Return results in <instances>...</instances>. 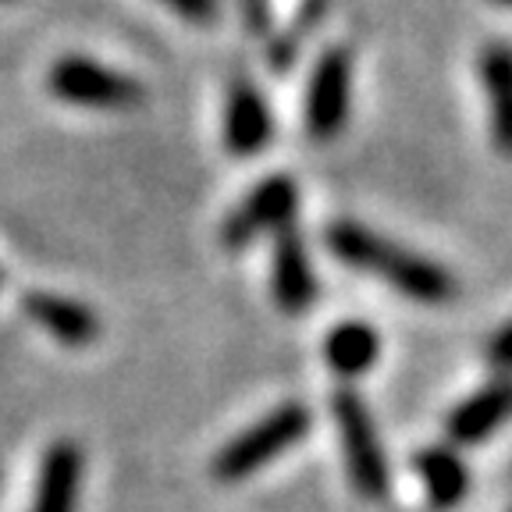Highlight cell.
<instances>
[{
	"label": "cell",
	"instance_id": "cell-9",
	"mask_svg": "<svg viewBox=\"0 0 512 512\" xmlns=\"http://www.w3.org/2000/svg\"><path fill=\"white\" fill-rule=\"evenodd\" d=\"M509 416H512V377H502V381H491L488 388H480L470 399L459 402L448 413L445 431L456 445H477V441L491 438Z\"/></svg>",
	"mask_w": 512,
	"mask_h": 512
},
{
	"label": "cell",
	"instance_id": "cell-11",
	"mask_svg": "<svg viewBox=\"0 0 512 512\" xmlns=\"http://www.w3.org/2000/svg\"><path fill=\"white\" fill-rule=\"evenodd\" d=\"M25 313H29L36 324H40L47 335H54L64 345H89L100 335V320L89 306L75 303L68 296H57V292H29L25 296Z\"/></svg>",
	"mask_w": 512,
	"mask_h": 512
},
{
	"label": "cell",
	"instance_id": "cell-12",
	"mask_svg": "<svg viewBox=\"0 0 512 512\" xmlns=\"http://www.w3.org/2000/svg\"><path fill=\"white\" fill-rule=\"evenodd\" d=\"M477 72L491 107V139L505 157H512V47H484Z\"/></svg>",
	"mask_w": 512,
	"mask_h": 512
},
{
	"label": "cell",
	"instance_id": "cell-7",
	"mask_svg": "<svg viewBox=\"0 0 512 512\" xmlns=\"http://www.w3.org/2000/svg\"><path fill=\"white\" fill-rule=\"evenodd\" d=\"M271 292H274V303H278L285 313H292V317L306 313L320 296L317 271H313L310 256H306L303 239L292 232V224L281 228V232H274Z\"/></svg>",
	"mask_w": 512,
	"mask_h": 512
},
{
	"label": "cell",
	"instance_id": "cell-15",
	"mask_svg": "<svg viewBox=\"0 0 512 512\" xmlns=\"http://www.w3.org/2000/svg\"><path fill=\"white\" fill-rule=\"evenodd\" d=\"M160 4H168L171 11H178L189 22H210L217 15V0H160Z\"/></svg>",
	"mask_w": 512,
	"mask_h": 512
},
{
	"label": "cell",
	"instance_id": "cell-4",
	"mask_svg": "<svg viewBox=\"0 0 512 512\" xmlns=\"http://www.w3.org/2000/svg\"><path fill=\"white\" fill-rule=\"evenodd\" d=\"M47 86L57 100L75 107H100V111H121L143 100V86L104 64L89 61L82 54H68L50 68Z\"/></svg>",
	"mask_w": 512,
	"mask_h": 512
},
{
	"label": "cell",
	"instance_id": "cell-3",
	"mask_svg": "<svg viewBox=\"0 0 512 512\" xmlns=\"http://www.w3.org/2000/svg\"><path fill=\"white\" fill-rule=\"evenodd\" d=\"M331 416H335L338 445H342L345 473H349L352 488L370 502L384 498L388 495V459H384L370 409L363 406L356 392H338L331 399Z\"/></svg>",
	"mask_w": 512,
	"mask_h": 512
},
{
	"label": "cell",
	"instance_id": "cell-6",
	"mask_svg": "<svg viewBox=\"0 0 512 512\" xmlns=\"http://www.w3.org/2000/svg\"><path fill=\"white\" fill-rule=\"evenodd\" d=\"M352 107V57L349 50L335 47L313 64L310 86H306V132L320 143H328L349 125Z\"/></svg>",
	"mask_w": 512,
	"mask_h": 512
},
{
	"label": "cell",
	"instance_id": "cell-17",
	"mask_svg": "<svg viewBox=\"0 0 512 512\" xmlns=\"http://www.w3.org/2000/svg\"><path fill=\"white\" fill-rule=\"evenodd\" d=\"M495 4H502V8H512V0H495Z\"/></svg>",
	"mask_w": 512,
	"mask_h": 512
},
{
	"label": "cell",
	"instance_id": "cell-16",
	"mask_svg": "<svg viewBox=\"0 0 512 512\" xmlns=\"http://www.w3.org/2000/svg\"><path fill=\"white\" fill-rule=\"evenodd\" d=\"M488 360L495 363L498 370H512V320L505 324L502 331H498L495 338H491V345H488Z\"/></svg>",
	"mask_w": 512,
	"mask_h": 512
},
{
	"label": "cell",
	"instance_id": "cell-8",
	"mask_svg": "<svg viewBox=\"0 0 512 512\" xmlns=\"http://www.w3.org/2000/svg\"><path fill=\"white\" fill-rule=\"evenodd\" d=\"M274 136V118L264 93L249 82H235L224 104V146L235 157H256L264 153Z\"/></svg>",
	"mask_w": 512,
	"mask_h": 512
},
{
	"label": "cell",
	"instance_id": "cell-18",
	"mask_svg": "<svg viewBox=\"0 0 512 512\" xmlns=\"http://www.w3.org/2000/svg\"><path fill=\"white\" fill-rule=\"evenodd\" d=\"M0 281H4V271H0Z\"/></svg>",
	"mask_w": 512,
	"mask_h": 512
},
{
	"label": "cell",
	"instance_id": "cell-2",
	"mask_svg": "<svg viewBox=\"0 0 512 512\" xmlns=\"http://www.w3.org/2000/svg\"><path fill=\"white\" fill-rule=\"evenodd\" d=\"M313 416L303 402H285V406L271 409L267 416H260L256 424H249L242 434H235L228 445L214 456V477L224 484L253 477L256 470L271 466L281 452H288L292 445L306 438Z\"/></svg>",
	"mask_w": 512,
	"mask_h": 512
},
{
	"label": "cell",
	"instance_id": "cell-10",
	"mask_svg": "<svg viewBox=\"0 0 512 512\" xmlns=\"http://www.w3.org/2000/svg\"><path fill=\"white\" fill-rule=\"evenodd\" d=\"M82 480V452L75 441H54L47 448L36 480L32 512H75Z\"/></svg>",
	"mask_w": 512,
	"mask_h": 512
},
{
	"label": "cell",
	"instance_id": "cell-14",
	"mask_svg": "<svg viewBox=\"0 0 512 512\" xmlns=\"http://www.w3.org/2000/svg\"><path fill=\"white\" fill-rule=\"evenodd\" d=\"M381 356V338L363 320H342L324 338V360L338 377H360Z\"/></svg>",
	"mask_w": 512,
	"mask_h": 512
},
{
	"label": "cell",
	"instance_id": "cell-13",
	"mask_svg": "<svg viewBox=\"0 0 512 512\" xmlns=\"http://www.w3.org/2000/svg\"><path fill=\"white\" fill-rule=\"evenodd\" d=\"M413 470L420 477L427 502L438 505V509L459 505L466 498V491H470V470H466V463L452 448H424V452H416Z\"/></svg>",
	"mask_w": 512,
	"mask_h": 512
},
{
	"label": "cell",
	"instance_id": "cell-1",
	"mask_svg": "<svg viewBox=\"0 0 512 512\" xmlns=\"http://www.w3.org/2000/svg\"><path fill=\"white\" fill-rule=\"evenodd\" d=\"M324 242L338 264L384 281L392 292L413 299V303H448L456 296V278L445 267L356 221H335L324 232Z\"/></svg>",
	"mask_w": 512,
	"mask_h": 512
},
{
	"label": "cell",
	"instance_id": "cell-5",
	"mask_svg": "<svg viewBox=\"0 0 512 512\" xmlns=\"http://www.w3.org/2000/svg\"><path fill=\"white\" fill-rule=\"evenodd\" d=\"M299 207V185L288 175H271L246 192V200L224 217L221 242L228 249H242L267 232H281L292 224Z\"/></svg>",
	"mask_w": 512,
	"mask_h": 512
}]
</instances>
